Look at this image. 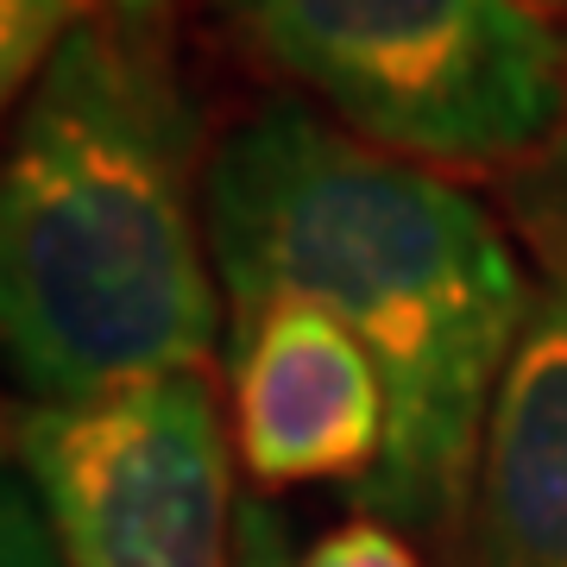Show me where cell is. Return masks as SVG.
I'll use <instances>...</instances> for the list:
<instances>
[{"label": "cell", "instance_id": "cell-1", "mask_svg": "<svg viewBox=\"0 0 567 567\" xmlns=\"http://www.w3.org/2000/svg\"><path fill=\"white\" fill-rule=\"evenodd\" d=\"M208 246L227 316L309 303L365 347L391 435L353 505L398 536L447 543L536 303L498 208L316 107L271 102L208 152Z\"/></svg>", "mask_w": 567, "mask_h": 567}, {"label": "cell", "instance_id": "cell-2", "mask_svg": "<svg viewBox=\"0 0 567 567\" xmlns=\"http://www.w3.org/2000/svg\"><path fill=\"white\" fill-rule=\"evenodd\" d=\"M208 164L152 20L70 32L0 140V360L32 404L208 372Z\"/></svg>", "mask_w": 567, "mask_h": 567}, {"label": "cell", "instance_id": "cell-3", "mask_svg": "<svg viewBox=\"0 0 567 567\" xmlns=\"http://www.w3.org/2000/svg\"><path fill=\"white\" fill-rule=\"evenodd\" d=\"M341 133L429 171H511L567 126V39L529 0H208Z\"/></svg>", "mask_w": 567, "mask_h": 567}, {"label": "cell", "instance_id": "cell-4", "mask_svg": "<svg viewBox=\"0 0 567 567\" xmlns=\"http://www.w3.org/2000/svg\"><path fill=\"white\" fill-rule=\"evenodd\" d=\"M13 454L39 486L63 567H234V435L215 372L32 404Z\"/></svg>", "mask_w": 567, "mask_h": 567}, {"label": "cell", "instance_id": "cell-5", "mask_svg": "<svg viewBox=\"0 0 567 567\" xmlns=\"http://www.w3.org/2000/svg\"><path fill=\"white\" fill-rule=\"evenodd\" d=\"M227 435L246 480L347 486L360 498L385 466L391 410L365 347L309 303L227 316Z\"/></svg>", "mask_w": 567, "mask_h": 567}, {"label": "cell", "instance_id": "cell-6", "mask_svg": "<svg viewBox=\"0 0 567 567\" xmlns=\"http://www.w3.org/2000/svg\"><path fill=\"white\" fill-rule=\"evenodd\" d=\"M466 567H567V297L548 284L486 416Z\"/></svg>", "mask_w": 567, "mask_h": 567}, {"label": "cell", "instance_id": "cell-7", "mask_svg": "<svg viewBox=\"0 0 567 567\" xmlns=\"http://www.w3.org/2000/svg\"><path fill=\"white\" fill-rule=\"evenodd\" d=\"M492 203L511 240L524 246V259L536 265V284L567 297V126L524 164L492 177Z\"/></svg>", "mask_w": 567, "mask_h": 567}, {"label": "cell", "instance_id": "cell-8", "mask_svg": "<svg viewBox=\"0 0 567 567\" xmlns=\"http://www.w3.org/2000/svg\"><path fill=\"white\" fill-rule=\"evenodd\" d=\"M107 0H0V114L32 95L70 32L102 20Z\"/></svg>", "mask_w": 567, "mask_h": 567}, {"label": "cell", "instance_id": "cell-9", "mask_svg": "<svg viewBox=\"0 0 567 567\" xmlns=\"http://www.w3.org/2000/svg\"><path fill=\"white\" fill-rule=\"evenodd\" d=\"M0 567H63L51 511L13 447H0Z\"/></svg>", "mask_w": 567, "mask_h": 567}, {"label": "cell", "instance_id": "cell-10", "mask_svg": "<svg viewBox=\"0 0 567 567\" xmlns=\"http://www.w3.org/2000/svg\"><path fill=\"white\" fill-rule=\"evenodd\" d=\"M303 567H429V561L410 548V536H398L379 517H347L303 548Z\"/></svg>", "mask_w": 567, "mask_h": 567}, {"label": "cell", "instance_id": "cell-11", "mask_svg": "<svg viewBox=\"0 0 567 567\" xmlns=\"http://www.w3.org/2000/svg\"><path fill=\"white\" fill-rule=\"evenodd\" d=\"M234 567H303L284 511H271L265 498H240L234 511Z\"/></svg>", "mask_w": 567, "mask_h": 567}, {"label": "cell", "instance_id": "cell-12", "mask_svg": "<svg viewBox=\"0 0 567 567\" xmlns=\"http://www.w3.org/2000/svg\"><path fill=\"white\" fill-rule=\"evenodd\" d=\"M164 0H107V13H121V20H152Z\"/></svg>", "mask_w": 567, "mask_h": 567}, {"label": "cell", "instance_id": "cell-13", "mask_svg": "<svg viewBox=\"0 0 567 567\" xmlns=\"http://www.w3.org/2000/svg\"><path fill=\"white\" fill-rule=\"evenodd\" d=\"M529 7H543V13H567V0H529Z\"/></svg>", "mask_w": 567, "mask_h": 567}]
</instances>
